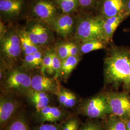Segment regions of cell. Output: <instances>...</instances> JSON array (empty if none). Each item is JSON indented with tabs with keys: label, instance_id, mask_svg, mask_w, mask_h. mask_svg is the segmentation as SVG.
<instances>
[{
	"label": "cell",
	"instance_id": "obj_1",
	"mask_svg": "<svg viewBox=\"0 0 130 130\" xmlns=\"http://www.w3.org/2000/svg\"><path fill=\"white\" fill-rule=\"evenodd\" d=\"M105 79L114 85L124 84L130 73V50L124 47L113 46L104 60Z\"/></svg>",
	"mask_w": 130,
	"mask_h": 130
},
{
	"label": "cell",
	"instance_id": "obj_2",
	"mask_svg": "<svg viewBox=\"0 0 130 130\" xmlns=\"http://www.w3.org/2000/svg\"><path fill=\"white\" fill-rule=\"evenodd\" d=\"M73 38L78 43L98 40L108 43L104 34L102 18L92 13L79 12Z\"/></svg>",
	"mask_w": 130,
	"mask_h": 130
},
{
	"label": "cell",
	"instance_id": "obj_3",
	"mask_svg": "<svg viewBox=\"0 0 130 130\" xmlns=\"http://www.w3.org/2000/svg\"><path fill=\"white\" fill-rule=\"evenodd\" d=\"M27 20H33L50 27L54 19L61 13L55 0H28Z\"/></svg>",
	"mask_w": 130,
	"mask_h": 130
},
{
	"label": "cell",
	"instance_id": "obj_4",
	"mask_svg": "<svg viewBox=\"0 0 130 130\" xmlns=\"http://www.w3.org/2000/svg\"><path fill=\"white\" fill-rule=\"evenodd\" d=\"M28 8V0H0L1 21L11 24L27 19Z\"/></svg>",
	"mask_w": 130,
	"mask_h": 130
},
{
	"label": "cell",
	"instance_id": "obj_5",
	"mask_svg": "<svg viewBox=\"0 0 130 130\" xmlns=\"http://www.w3.org/2000/svg\"><path fill=\"white\" fill-rule=\"evenodd\" d=\"M1 54L10 60L18 59L23 52L18 27H8L1 36Z\"/></svg>",
	"mask_w": 130,
	"mask_h": 130
},
{
	"label": "cell",
	"instance_id": "obj_6",
	"mask_svg": "<svg viewBox=\"0 0 130 130\" xmlns=\"http://www.w3.org/2000/svg\"><path fill=\"white\" fill-rule=\"evenodd\" d=\"M24 28L33 43L39 47L48 45L53 39L54 31L45 24L27 20Z\"/></svg>",
	"mask_w": 130,
	"mask_h": 130
},
{
	"label": "cell",
	"instance_id": "obj_7",
	"mask_svg": "<svg viewBox=\"0 0 130 130\" xmlns=\"http://www.w3.org/2000/svg\"><path fill=\"white\" fill-rule=\"evenodd\" d=\"M113 115L125 121L130 119V98L125 93H109L104 95Z\"/></svg>",
	"mask_w": 130,
	"mask_h": 130
},
{
	"label": "cell",
	"instance_id": "obj_8",
	"mask_svg": "<svg viewBox=\"0 0 130 130\" xmlns=\"http://www.w3.org/2000/svg\"><path fill=\"white\" fill-rule=\"evenodd\" d=\"M79 12L73 14L61 13L54 19L50 27L54 32L61 37L67 39L71 36L73 37Z\"/></svg>",
	"mask_w": 130,
	"mask_h": 130
},
{
	"label": "cell",
	"instance_id": "obj_9",
	"mask_svg": "<svg viewBox=\"0 0 130 130\" xmlns=\"http://www.w3.org/2000/svg\"><path fill=\"white\" fill-rule=\"evenodd\" d=\"M83 110L84 114L91 118H103L111 113L104 95H98L90 99L84 104Z\"/></svg>",
	"mask_w": 130,
	"mask_h": 130
},
{
	"label": "cell",
	"instance_id": "obj_10",
	"mask_svg": "<svg viewBox=\"0 0 130 130\" xmlns=\"http://www.w3.org/2000/svg\"><path fill=\"white\" fill-rule=\"evenodd\" d=\"M128 0H99L93 14L106 19L124 12Z\"/></svg>",
	"mask_w": 130,
	"mask_h": 130
},
{
	"label": "cell",
	"instance_id": "obj_11",
	"mask_svg": "<svg viewBox=\"0 0 130 130\" xmlns=\"http://www.w3.org/2000/svg\"><path fill=\"white\" fill-rule=\"evenodd\" d=\"M6 84L8 88L19 92L28 93L32 89L30 76L19 70H14L10 73Z\"/></svg>",
	"mask_w": 130,
	"mask_h": 130
},
{
	"label": "cell",
	"instance_id": "obj_12",
	"mask_svg": "<svg viewBox=\"0 0 130 130\" xmlns=\"http://www.w3.org/2000/svg\"><path fill=\"white\" fill-rule=\"evenodd\" d=\"M128 17V16L127 14L124 12L116 16L103 19L104 31L108 43L111 41L117 28L121 23Z\"/></svg>",
	"mask_w": 130,
	"mask_h": 130
},
{
	"label": "cell",
	"instance_id": "obj_13",
	"mask_svg": "<svg viewBox=\"0 0 130 130\" xmlns=\"http://www.w3.org/2000/svg\"><path fill=\"white\" fill-rule=\"evenodd\" d=\"M31 89L38 92H54L56 89V85L53 79L36 75L31 78Z\"/></svg>",
	"mask_w": 130,
	"mask_h": 130
},
{
	"label": "cell",
	"instance_id": "obj_14",
	"mask_svg": "<svg viewBox=\"0 0 130 130\" xmlns=\"http://www.w3.org/2000/svg\"><path fill=\"white\" fill-rule=\"evenodd\" d=\"M17 109L16 103L12 100L3 98L0 101V123L3 124L8 121Z\"/></svg>",
	"mask_w": 130,
	"mask_h": 130
},
{
	"label": "cell",
	"instance_id": "obj_15",
	"mask_svg": "<svg viewBox=\"0 0 130 130\" xmlns=\"http://www.w3.org/2000/svg\"><path fill=\"white\" fill-rule=\"evenodd\" d=\"M18 31L25 55L32 54L41 50L39 47L35 45L31 41L24 27H18Z\"/></svg>",
	"mask_w": 130,
	"mask_h": 130
},
{
	"label": "cell",
	"instance_id": "obj_16",
	"mask_svg": "<svg viewBox=\"0 0 130 130\" xmlns=\"http://www.w3.org/2000/svg\"><path fill=\"white\" fill-rule=\"evenodd\" d=\"M28 97L38 112L49 106V98L46 93L38 92L31 89L28 93Z\"/></svg>",
	"mask_w": 130,
	"mask_h": 130
},
{
	"label": "cell",
	"instance_id": "obj_17",
	"mask_svg": "<svg viewBox=\"0 0 130 130\" xmlns=\"http://www.w3.org/2000/svg\"><path fill=\"white\" fill-rule=\"evenodd\" d=\"M79 43V55H83L90 52L104 49L107 45V42L98 40H93L82 42Z\"/></svg>",
	"mask_w": 130,
	"mask_h": 130
},
{
	"label": "cell",
	"instance_id": "obj_18",
	"mask_svg": "<svg viewBox=\"0 0 130 130\" xmlns=\"http://www.w3.org/2000/svg\"><path fill=\"white\" fill-rule=\"evenodd\" d=\"M55 1L58 8L62 14H73L79 12L78 0Z\"/></svg>",
	"mask_w": 130,
	"mask_h": 130
},
{
	"label": "cell",
	"instance_id": "obj_19",
	"mask_svg": "<svg viewBox=\"0 0 130 130\" xmlns=\"http://www.w3.org/2000/svg\"><path fill=\"white\" fill-rule=\"evenodd\" d=\"M79 60V56H69L62 61L61 73L66 76H68L78 64Z\"/></svg>",
	"mask_w": 130,
	"mask_h": 130
},
{
	"label": "cell",
	"instance_id": "obj_20",
	"mask_svg": "<svg viewBox=\"0 0 130 130\" xmlns=\"http://www.w3.org/2000/svg\"><path fill=\"white\" fill-rule=\"evenodd\" d=\"M106 128V130H127L125 121L114 115L108 119Z\"/></svg>",
	"mask_w": 130,
	"mask_h": 130
},
{
	"label": "cell",
	"instance_id": "obj_21",
	"mask_svg": "<svg viewBox=\"0 0 130 130\" xmlns=\"http://www.w3.org/2000/svg\"><path fill=\"white\" fill-rule=\"evenodd\" d=\"M99 0H78L79 12L93 13Z\"/></svg>",
	"mask_w": 130,
	"mask_h": 130
},
{
	"label": "cell",
	"instance_id": "obj_22",
	"mask_svg": "<svg viewBox=\"0 0 130 130\" xmlns=\"http://www.w3.org/2000/svg\"><path fill=\"white\" fill-rule=\"evenodd\" d=\"M42 71L44 72L46 71L49 74H54L52 67L51 50H48L45 52L43 55V59L41 65Z\"/></svg>",
	"mask_w": 130,
	"mask_h": 130
},
{
	"label": "cell",
	"instance_id": "obj_23",
	"mask_svg": "<svg viewBox=\"0 0 130 130\" xmlns=\"http://www.w3.org/2000/svg\"><path fill=\"white\" fill-rule=\"evenodd\" d=\"M70 42L59 43L54 50L61 60H64L70 56Z\"/></svg>",
	"mask_w": 130,
	"mask_h": 130
},
{
	"label": "cell",
	"instance_id": "obj_24",
	"mask_svg": "<svg viewBox=\"0 0 130 130\" xmlns=\"http://www.w3.org/2000/svg\"><path fill=\"white\" fill-rule=\"evenodd\" d=\"M6 130H29L26 121L21 118H17L8 126Z\"/></svg>",
	"mask_w": 130,
	"mask_h": 130
},
{
	"label": "cell",
	"instance_id": "obj_25",
	"mask_svg": "<svg viewBox=\"0 0 130 130\" xmlns=\"http://www.w3.org/2000/svg\"><path fill=\"white\" fill-rule=\"evenodd\" d=\"M51 56L53 69L54 74H55V77H57L61 73L62 60L54 50H51Z\"/></svg>",
	"mask_w": 130,
	"mask_h": 130
},
{
	"label": "cell",
	"instance_id": "obj_26",
	"mask_svg": "<svg viewBox=\"0 0 130 130\" xmlns=\"http://www.w3.org/2000/svg\"><path fill=\"white\" fill-rule=\"evenodd\" d=\"M62 116V112L57 107H52L51 110L44 122H54L60 120Z\"/></svg>",
	"mask_w": 130,
	"mask_h": 130
},
{
	"label": "cell",
	"instance_id": "obj_27",
	"mask_svg": "<svg viewBox=\"0 0 130 130\" xmlns=\"http://www.w3.org/2000/svg\"><path fill=\"white\" fill-rule=\"evenodd\" d=\"M78 121L75 119H71L65 123L62 130H78Z\"/></svg>",
	"mask_w": 130,
	"mask_h": 130
},
{
	"label": "cell",
	"instance_id": "obj_28",
	"mask_svg": "<svg viewBox=\"0 0 130 130\" xmlns=\"http://www.w3.org/2000/svg\"><path fill=\"white\" fill-rule=\"evenodd\" d=\"M77 103V98L73 93L69 91L67 99L65 102L64 106L68 107H74Z\"/></svg>",
	"mask_w": 130,
	"mask_h": 130
},
{
	"label": "cell",
	"instance_id": "obj_29",
	"mask_svg": "<svg viewBox=\"0 0 130 130\" xmlns=\"http://www.w3.org/2000/svg\"><path fill=\"white\" fill-rule=\"evenodd\" d=\"M70 42V56H79V43L76 42Z\"/></svg>",
	"mask_w": 130,
	"mask_h": 130
},
{
	"label": "cell",
	"instance_id": "obj_30",
	"mask_svg": "<svg viewBox=\"0 0 130 130\" xmlns=\"http://www.w3.org/2000/svg\"><path fill=\"white\" fill-rule=\"evenodd\" d=\"M69 91L66 90H63L60 92H59L57 94V98L59 102L62 105L64 106L65 102L67 99L68 96Z\"/></svg>",
	"mask_w": 130,
	"mask_h": 130
},
{
	"label": "cell",
	"instance_id": "obj_31",
	"mask_svg": "<svg viewBox=\"0 0 130 130\" xmlns=\"http://www.w3.org/2000/svg\"><path fill=\"white\" fill-rule=\"evenodd\" d=\"M24 62L25 64V65L27 66L32 67H35L33 54L28 55H25L24 58Z\"/></svg>",
	"mask_w": 130,
	"mask_h": 130
},
{
	"label": "cell",
	"instance_id": "obj_32",
	"mask_svg": "<svg viewBox=\"0 0 130 130\" xmlns=\"http://www.w3.org/2000/svg\"><path fill=\"white\" fill-rule=\"evenodd\" d=\"M80 130H101L99 126L94 123H89L84 125Z\"/></svg>",
	"mask_w": 130,
	"mask_h": 130
},
{
	"label": "cell",
	"instance_id": "obj_33",
	"mask_svg": "<svg viewBox=\"0 0 130 130\" xmlns=\"http://www.w3.org/2000/svg\"><path fill=\"white\" fill-rule=\"evenodd\" d=\"M37 130H60L57 126L52 124H43L40 126Z\"/></svg>",
	"mask_w": 130,
	"mask_h": 130
},
{
	"label": "cell",
	"instance_id": "obj_34",
	"mask_svg": "<svg viewBox=\"0 0 130 130\" xmlns=\"http://www.w3.org/2000/svg\"><path fill=\"white\" fill-rule=\"evenodd\" d=\"M124 13L127 14V15L129 17L130 15V0H128L127 4L126 5Z\"/></svg>",
	"mask_w": 130,
	"mask_h": 130
},
{
	"label": "cell",
	"instance_id": "obj_35",
	"mask_svg": "<svg viewBox=\"0 0 130 130\" xmlns=\"http://www.w3.org/2000/svg\"><path fill=\"white\" fill-rule=\"evenodd\" d=\"M124 85L125 86L126 88L130 90V73L128 78L124 84Z\"/></svg>",
	"mask_w": 130,
	"mask_h": 130
},
{
	"label": "cell",
	"instance_id": "obj_36",
	"mask_svg": "<svg viewBox=\"0 0 130 130\" xmlns=\"http://www.w3.org/2000/svg\"><path fill=\"white\" fill-rule=\"evenodd\" d=\"M125 121L126 127L127 130H130V119Z\"/></svg>",
	"mask_w": 130,
	"mask_h": 130
},
{
	"label": "cell",
	"instance_id": "obj_37",
	"mask_svg": "<svg viewBox=\"0 0 130 130\" xmlns=\"http://www.w3.org/2000/svg\"><path fill=\"white\" fill-rule=\"evenodd\" d=\"M129 31H130V29H129Z\"/></svg>",
	"mask_w": 130,
	"mask_h": 130
}]
</instances>
